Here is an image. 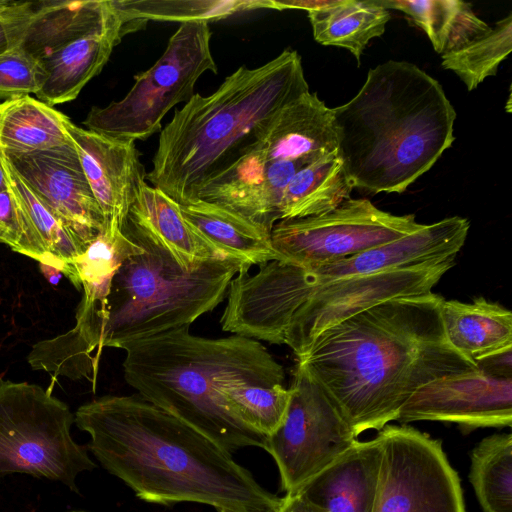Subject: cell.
Listing matches in <instances>:
<instances>
[{"instance_id": "cell-1", "label": "cell", "mask_w": 512, "mask_h": 512, "mask_svg": "<svg viewBox=\"0 0 512 512\" xmlns=\"http://www.w3.org/2000/svg\"><path fill=\"white\" fill-rule=\"evenodd\" d=\"M443 299L430 292L375 304L323 332L297 358L356 437L397 420L425 384L477 369L445 335Z\"/></svg>"}, {"instance_id": "cell-2", "label": "cell", "mask_w": 512, "mask_h": 512, "mask_svg": "<svg viewBox=\"0 0 512 512\" xmlns=\"http://www.w3.org/2000/svg\"><path fill=\"white\" fill-rule=\"evenodd\" d=\"M74 415L100 464L144 501L195 502L218 512H278L282 505L231 453L137 393L94 399Z\"/></svg>"}, {"instance_id": "cell-3", "label": "cell", "mask_w": 512, "mask_h": 512, "mask_svg": "<svg viewBox=\"0 0 512 512\" xmlns=\"http://www.w3.org/2000/svg\"><path fill=\"white\" fill-rule=\"evenodd\" d=\"M122 231L142 246L115 272L107 296L78 305L68 332L37 342L28 355L35 370L95 385L102 350L128 345L172 330L190 327L227 297L232 279L249 272L234 259L183 270L171 255L128 223Z\"/></svg>"}, {"instance_id": "cell-4", "label": "cell", "mask_w": 512, "mask_h": 512, "mask_svg": "<svg viewBox=\"0 0 512 512\" xmlns=\"http://www.w3.org/2000/svg\"><path fill=\"white\" fill-rule=\"evenodd\" d=\"M332 114L351 185L373 194L404 192L455 139L456 112L442 86L405 61L370 69L358 93Z\"/></svg>"}, {"instance_id": "cell-5", "label": "cell", "mask_w": 512, "mask_h": 512, "mask_svg": "<svg viewBox=\"0 0 512 512\" xmlns=\"http://www.w3.org/2000/svg\"><path fill=\"white\" fill-rule=\"evenodd\" d=\"M124 351V379L144 399L229 453L265 448L267 437L245 424L229 400L243 384H284L283 366L260 341L237 334L198 336L186 326L132 343Z\"/></svg>"}, {"instance_id": "cell-6", "label": "cell", "mask_w": 512, "mask_h": 512, "mask_svg": "<svg viewBox=\"0 0 512 512\" xmlns=\"http://www.w3.org/2000/svg\"><path fill=\"white\" fill-rule=\"evenodd\" d=\"M309 92L301 57L285 49L267 63L239 67L212 94L195 93L161 129L146 174L180 205L229 165L283 108Z\"/></svg>"}, {"instance_id": "cell-7", "label": "cell", "mask_w": 512, "mask_h": 512, "mask_svg": "<svg viewBox=\"0 0 512 512\" xmlns=\"http://www.w3.org/2000/svg\"><path fill=\"white\" fill-rule=\"evenodd\" d=\"M336 150L332 108L309 91L276 114L229 165L208 179L197 199L225 206L271 233L292 178Z\"/></svg>"}, {"instance_id": "cell-8", "label": "cell", "mask_w": 512, "mask_h": 512, "mask_svg": "<svg viewBox=\"0 0 512 512\" xmlns=\"http://www.w3.org/2000/svg\"><path fill=\"white\" fill-rule=\"evenodd\" d=\"M469 227L466 218L452 216L336 262L303 268L273 260L253 274L238 273L228 288L222 330L241 335L303 293L328 282L456 258Z\"/></svg>"}, {"instance_id": "cell-9", "label": "cell", "mask_w": 512, "mask_h": 512, "mask_svg": "<svg viewBox=\"0 0 512 512\" xmlns=\"http://www.w3.org/2000/svg\"><path fill=\"white\" fill-rule=\"evenodd\" d=\"M456 258L358 275L317 286L248 327L241 336L287 345L297 358L326 330L380 302L432 292Z\"/></svg>"}, {"instance_id": "cell-10", "label": "cell", "mask_w": 512, "mask_h": 512, "mask_svg": "<svg viewBox=\"0 0 512 512\" xmlns=\"http://www.w3.org/2000/svg\"><path fill=\"white\" fill-rule=\"evenodd\" d=\"M75 415L36 384L0 379V479L21 473L78 492L77 476L96 467L71 436Z\"/></svg>"}, {"instance_id": "cell-11", "label": "cell", "mask_w": 512, "mask_h": 512, "mask_svg": "<svg viewBox=\"0 0 512 512\" xmlns=\"http://www.w3.org/2000/svg\"><path fill=\"white\" fill-rule=\"evenodd\" d=\"M209 23H182L160 58L135 75V83L119 101L92 107L83 124L88 130L119 140H145L161 130L164 116L189 101L207 71L217 73Z\"/></svg>"}, {"instance_id": "cell-12", "label": "cell", "mask_w": 512, "mask_h": 512, "mask_svg": "<svg viewBox=\"0 0 512 512\" xmlns=\"http://www.w3.org/2000/svg\"><path fill=\"white\" fill-rule=\"evenodd\" d=\"M422 225L413 214L394 215L368 199L349 198L324 214L277 222L271 243L279 261L307 268L387 244Z\"/></svg>"}, {"instance_id": "cell-13", "label": "cell", "mask_w": 512, "mask_h": 512, "mask_svg": "<svg viewBox=\"0 0 512 512\" xmlns=\"http://www.w3.org/2000/svg\"><path fill=\"white\" fill-rule=\"evenodd\" d=\"M373 512H466L460 478L442 442L408 425H386Z\"/></svg>"}, {"instance_id": "cell-14", "label": "cell", "mask_w": 512, "mask_h": 512, "mask_svg": "<svg viewBox=\"0 0 512 512\" xmlns=\"http://www.w3.org/2000/svg\"><path fill=\"white\" fill-rule=\"evenodd\" d=\"M286 416L265 450L280 474L281 490L295 494L348 450L357 437L319 385L297 363Z\"/></svg>"}, {"instance_id": "cell-15", "label": "cell", "mask_w": 512, "mask_h": 512, "mask_svg": "<svg viewBox=\"0 0 512 512\" xmlns=\"http://www.w3.org/2000/svg\"><path fill=\"white\" fill-rule=\"evenodd\" d=\"M455 423L463 433L512 425V379L488 376L479 369L447 375L419 388L398 418Z\"/></svg>"}, {"instance_id": "cell-16", "label": "cell", "mask_w": 512, "mask_h": 512, "mask_svg": "<svg viewBox=\"0 0 512 512\" xmlns=\"http://www.w3.org/2000/svg\"><path fill=\"white\" fill-rule=\"evenodd\" d=\"M6 157L85 250L104 231L103 214L73 142Z\"/></svg>"}, {"instance_id": "cell-17", "label": "cell", "mask_w": 512, "mask_h": 512, "mask_svg": "<svg viewBox=\"0 0 512 512\" xmlns=\"http://www.w3.org/2000/svg\"><path fill=\"white\" fill-rule=\"evenodd\" d=\"M67 131L103 214L105 228L122 230L131 205L146 184L135 142L106 137L71 121Z\"/></svg>"}, {"instance_id": "cell-18", "label": "cell", "mask_w": 512, "mask_h": 512, "mask_svg": "<svg viewBox=\"0 0 512 512\" xmlns=\"http://www.w3.org/2000/svg\"><path fill=\"white\" fill-rule=\"evenodd\" d=\"M142 26L138 22L126 23L113 6V11L102 24L39 60L47 78L36 94L38 100L51 107L74 100L84 86L100 73L121 39Z\"/></svg>"}, {"instance_id": "cell-19", "label": "cell", "mask_w": 512, "mask_h": 512, "mask_svg": "<svg viewBox=\"0 0 512 512\" xmlns=\"http://www.w3.org/2000/svg\"><path fill=\"white\" fill-rule=\"evenodd\" d=\"M383 454L381 435L357 440L297 493L326 512H373Z\"/></svg>"}, {"instance_id": "cell-20", "label": "cell", "mask_w": 512, "mask_h": 512, "mask_svg": "<svg viewBox=\"0 0 512 512\" xmlns=\"http://www.w3.org/2000/svg\"><path fill=\"white\" fill-rule=\"evenodd\" d=\"M125 223L166 250L185 271L193 272L213 261L230 259L195 231L182 216L177 202L147 183L131 205Z\"/></svg>"}, {"instance_id": "cell-21", "label": "cell", "mask_w": 512, "mask_h": 512, "mask_svg": "<svg viewBox=\"0 0 512 512\" xmlns=\"http://www.w3.org/2000/svg\"><path fill=\"white\" fill-rule=\"evenodd\" d=\"M184 219L223 256L247 269L279 260L271 243V233L231 209L197 199L180 205Z\"/></svg>"}, {"instance_id": "cell-22", "label": "cell", "mask_w": 512, "mask_h": 512, "mask_svg": "<svg viewBox=\"0 0 512 512\" xmlns=\"http://www.w3.org/2000/svg\"><path fill=\"white\" fill-rule=\"evenodd\" d=\"M440 313L449 343L473 361L512 346V314L497 302L443 299Z\"/></svg>"}, {"instance_id": "cell-23", "label": "cell", "mask_w": 512, "mask_h": 512, "mask_svg": "<svg viewBox=\"0 0 512 512\" xmlns=\"http://www.w3.org/2000/svg\"><path fill=\"white\" fill-rule=\"evenodd\" d=\"M112 11L111 0L35 2L20 47L41 60L61 45L102 24Z\"/></svg>"}, {"instance_id": "cell-24", "label": "cell", "mask_w": 512, "mask_h": 512, "mask_svg": "<svg viewBox=\"0 0 512 512\" xmlns=\"http://www.w3.org/2000/svg\"><path fill=\"white\" fill-rule=\"evenodd\" d=\"M71 120L53 107L23 96L0 104V151L21 155L72 142Z\"/></svg>"}, {"instance_id": "cell-25", "label": "cell", "mask_w": 512, "mask_h": 512, "mask_svg": "<svg viewBox=\"0 0 512 512\" xmlns=\"http://www.w3.org/2000/svg\"><path fill=\"white\" fill-rule=\"evenodd\" d=\"M382 8L407 14L429 37L434 50L443 55L486 34L491 27L460 0H374Z\"/></svg>"}, {"instance_id": "cell-26", "label": "cell", "mask_w": 512, "mask_h": 512, "mask_svg": "<svg viewBox=\"0 0 512 512\" xmlns=\"http://www.w3.org/2000/svg\"><path fill=\"white\" fill-rule=\"evenodd\" d=\"M353 189L338 150L300 170L287 185L280 221L329 212L350 198Z\"/></svg>"}, {"instance_id": "cell-27", "label": "cell", "mask_w": 512, "mask_h": 512, "mask_svg": "<svg viewBox=\"0 0 512 512\" xmlns=\"http://www.w3.org/2000/svg\"><path fill=\"white\" fill-rule=\"evenodd\" d=\"M308 17L318 43L349 50L360 65L364 49L385 32L391 15L374 0H333L329 6L309 11Z\"/></svg>"}, {"instance_id": "cell-28", "label": "cell", "mask_w": 512, "mask_h": 512, "mask_svg": "<svg viewBox=\"0 0 512 512\" xmlns=\"http://www.w3.org/2000/svg\"><path fill=\"white\" fill-rule=\"evenodd\" d=\"M6 185L16 204L28 218L41 239L54 267L60 270L77 288L80 283L74 261L85 249L70 231L40 200L27 182L13 167L6 155L0 151Z\"/></svg>"}, {"instance_id": "cell-29", "label": "cell", "mask_w": 512, "mask_h": 512, "mask_svg": "<svg viewBox=\"0 0 512 512\" xmlns=\"http://www.w3.org/2000/svg\"><path fill=\"white\" fill-rule=\"evenodd\" d=\"M470 459L469 480L483 512H512V434L483 438Z\"/></svg>"}, {"instance_id": "cell-30", "label": "cell", "mask_w": 512, "mask_h": 512, "mask_svg": "<svg viewBox=\"0 0 512 512\" xmlns=\"http://www.w3.org/2000/svg\"><path fill=\"white\" fill-rule=\"evenodd\" d=\"M126 23L211 22L237 13L271 9V0H112Z\"/></svg>"}, {"instance_id": "cell-31", "label": "cell", "mask_w": 512, "mask_h": 512, "mask_svg": "<svg viewBox=\"0 0 512 512\" xmlns=\"http://www.w3.org/2000/svg\"><path fill=\"white\" fill-rule=\"evenodd\" d=\"M512 49V15L499 20L486 34L458 50L442 55V67L451 70L474 90L488 76L496 75Z\"/></svg>"}, {"instance_id": "cell-32", "label": "cell", "mask_w": 512, "mask_h": 512, "mask_svg": "<svg viewBox=\"0 0 512 512\" xmlns=\"http://www.w3.org/2000/svg\"><path fill=\"white\" fill-rule=\"evenodd\" d=\"M292 391L284 385L243 384L230 394V404L248 426L268 437L282 424Z\"/></svg>"}, {"instance_id": "cell-33", "label": "cell", "mask_w": 512, "mask_h": 512, "mask_svg": "<svg viewBox=\"0 0 512 512\" xmlns=\"http://www.w3.org/2000/svg\"><path fill=\"white\" fill-rule=\"evenodd\" d=\"M0 244L8 245L15 252L54 267L41 239L16 204L7 185L0 190Z\"/></svg>"}, {"instance_id": "cell-34", "label": "cell", "mask_w": 512, "mask_h": 512, "mask_svg": "<svg viewBox=\"0 0 512 512\" xmlns=\"http://www.w3.org/2000/svg\"><path fill=\"white\" fill-rule=\"evenodd\" d=\"M47 75L40 61L17 46L0 55V100L35 95Z\"/></svg>"}, {"instance_id": "cell-35", "label": "cell", "mask_w": 512, "mask_h": 512, "mask_svg": "<svg viewBox=\"0 0 512 512\" xmlns=\"http://www.w3.org/2000/svg\"><path fill=\"white\" fill-rule=\"evenodd\" d=\"M474 362L477 369L488 376L512 379V346L492 352Z\"/></svg>"}, {"instance_id": "cell-36", "label": "cell", "mask_w": 512, "mask_h": 512, "mask_svg": "<svg viewBox=\"0 0 512 512\" xmlns=\"http://www.w3.org/2000/svg\"><path fill=\"white\" fill-rule=\"evenodd\" d=\"M33 11L34 9L18 17L0 18V55L9 49L20 46Z\"/></svg>"}, {"instance_id": "cell-37", "label": "cell", "mask_w": 512, "mask_h": 512, "mask_svg": "<svg viewBox=\"0 0 512 512\" xmlns=\"http://www.w3.org/2000/svg\"><path fill=\"white\" fill-rule=\"evenodd\" d=\"M278 512H326L301 493L286 494Z\"/></svg>"}, {"instance_id": "cell-38", "label": "cell", "mask_w": 512, "mask_h": 512, "mask_svg": "<svg viewBox=\"0 0 512 512\" xmlns=\"http://www.w3.org/2000/svg\"><path fill=\"white\" fill-rule=\"evenodd\" d=\"M333 0H284L274 1L271 0V9L285 10V9H302L313 11L329 6Z\"/></svg>"}, {"instance_id": "cell-39", "label": "cell", "mask_w": 512, "mask_h": 512, "mask_svg": "<svg viewBox=\"0 0 512 512\" xmlns=\"http://www.w3.org/2000/svg\"><path fill=\"white\" fill-rule=\"evenodd\" d=\"M35 2L0 0V18H13L31 12Z\"/></svg>"}, {"instance_id": "cell-40", "label": "cell", "mask_w": 512, "mask_h": 512, "mask_svg": "<svg viewBox=\"0 0 512 512\" xmlns=\"http://www.w3.org/2000/svg\"><path fill=\"white\" fill-rule=\"evenodd\" d=\"M40 271L51 285H58L63 273L47 264L39 263Z\"/></svg>"}, {"instance_id": "cell-41", "label": "cell", "mask_w": 512, "mask_h": 512, "mask_svg": "<svg viewBox=\"0 0 512 512\" xmlns=\"http://www.w3.org/2000/svg\"><path fill=\"white\" fill-rule=\"evenodd\" d=\"M5 187H6L5 174H4V170H3V166H2L1 158H0V190L4 189Z\"/></svg>"}, {"instance_id": "cell-42", "label": "cell", "mask_w": 512, "mask_h": 512, "mask_svg": "<svg viewBox=\"0 0 512 512\" xmlns=\"http://www.w3.org/2000/svg\"><path fill=\"white\" fill-rule=\"evenodd\" d=\"M74 512H78V511H74Z\"/></svg>"}]
</instances>
